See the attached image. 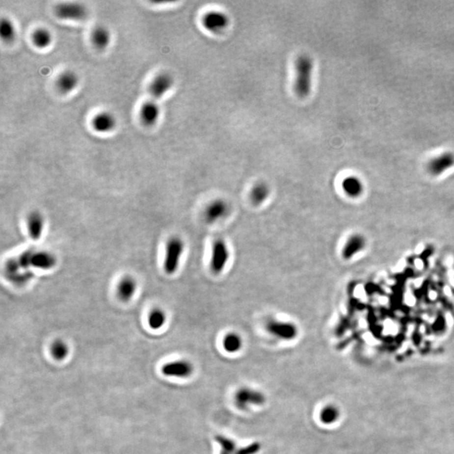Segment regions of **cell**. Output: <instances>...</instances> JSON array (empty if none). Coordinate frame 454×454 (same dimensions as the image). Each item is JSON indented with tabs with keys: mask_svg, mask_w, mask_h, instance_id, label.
Here are the masks:
<instances>
[{
	"mask_svg": "<svg viewBox=\"0 0 454 454\" xmlns=\"http://www.w3.org/2000/svg\"><path fill=\"white\" fill-rule=\"evenodd\" d=\"M17 36V28L15 22L9 17H3L0 21V37L3 42L11 43Z\"/></svg>",
	"mask_w": 454,
	"mask_h": 454,
	"instance_id": "obj_21",
	"label": "cell"
},
{
	"mask_svg": "<svg viewBox=\"0 0 454 454\" xmlns=\"http://www.w3.org/2000/svg\"><path fill=\"white\" fill-rule=\"evenodd\" d=\"M242 339L240 335L235 332L226 334L223 339V347L229 353H236L239 352L242 347Z\"/></svg>",
	"mask_w": 454,
	"mask_h": 454,
	"instance_id": "obj_24",
	"label": "cell"
},
{
	"mask_svg": "<svg viewBox=\"0 0 454 454\" xmlns=\"http://www.w3.org/2000/svg\"><path fill=\"white\" fill-rule=\"evenodd\" d=\"M54 14L62 21L82 22L89 16V9L86 4L78 1L62 2L55 6Z\"/></svg>",
	"mask_w": 454,
	"mask_h": 454,
	"instance_id": "obj_2",
	"label": "cell"
},
{
	"mask_svg": "<svg viewBox=\"0 0 454 454\" xmlns=\"http://www.w3.org/2000/svg\"><path fill=\"white\" fill-rule=\"evenodd\" d=\"M261 449L259 443H253L241 449H238L235 454H257Z\"/></svg>",
	"mask_w": 454,
	"mask_h": 454,
	"instance_id": "obj_29",
	"label": "cell"
},
{
	"mask_svg": "<svg viewBox=\"0 0 454 454\" xmlns=\"http://www.w3.org/2000/svg\"><path fill=\"white\" fill-rule=\"evenodd\" d=\"M229 205L223 199H215L210 203L205 211V217L209 223H214L228 214Z\"/></svg>",
	"mask_w": 454,
	"mask_h": 454,
	"instance_id": "obj_16",
	"label": "cell"
},
{
	"mask_svg": "<svg viewBox=\"0 0 454 454\" xmlns=\"http://www.w3.org/2000/svg\"><path fill=\"white\" fill-rule=\"evenodd\" d=\"M19 264L22 267H33L50 270L56 265V258L50 252H27L21 256Z\"/></svg>",
	"mask_w": 454,
	"mask_h": 454,
	"instance_id": "obj_3",
	"label": "cell"
},
{
	"mask_svg": "<svg viewBox=\"0 0 454 454\" xmlns=\"http://www.w3.org/2000/svg\"><path fill=\"white\" fill-rule=\"evenodd\" d=\"M454 167V153L444 152L430 160L428 162L427 170L433 176H440Z\"/></svg>",
	"mask_w": 454,
	"mask_h": 454,
	"instance_id": "obj_12",
	"label": "cell"
},
{
	"mask_svg": "<svg viewBox=\"0 0 454 454\" xmlns=\"http://www.w3.org/2000/svg\"><path fill=\"white\" fill-rule=\"evenodd\" d=\"M167 317L164 311L161 309H154L148 317V324L153 330H159L164 325Z\"/></svg>",
	"mask_w": 454,
	"mask_h": 454,
	"instance_id": "obj_26",
	"label": "cell"
},
{
	"mask_svg": "<svg viewBox=\"0 0 454 454\" xmlns=\"http://www.w3.org/2000/svg\"><path fill=\"white\" fill-rule=\"evenodd\" d=\"M175 83V80L172 74L168 72H161L154 76L148 86V93L151 99L159 101L160 99L167 95L170 92Z\"/></svg>",
	"mask_w": 454,
	"mask_h": 454,
	"instance_id": "obj_5",
	"label": "cell"
},
{
	"mask_svg": "<svg viewBox=\"0 0 454 454\" xmlns=\"http://www.w3.org/2000/svg\"><path fill=\"white\" fill-rule=\"evenodd\" d=\"M230 258V252L226 242L221 239L214 241L212 248L211 268L215 274H219L225 269Z\"/></svg>",
	"mask_w": 454,
	"mask_h": 454,
	"instance_id": "obj_9",
	"label": "cell"
},
{
	"mask_svg": "<svg viewBox=\"0 0 454 454\" xmlns=\"http://www.w3.org/2000/svg\"><path fill=\"white\" fill-rule=\"evenodd\" d=\"M269 193L268 185L264 182H259L252 187L250 193V199L254 205H261L268 198Z\"/></svg>",
	"mask_w": 454,
	"mask_h": 454,
	"instance_id": "obj_23",
	"label": "cell"
},
{
	"mask_svg": "<svg viewBox=\"0 0 454 454\" xmlns=\"http://www.w3.org/2000/svg\"><path fill=\"white\" fill-rule=\"evenodd\" d=\"M366 246V239L360 234L351 236L343 246L342 255L345 260H350L362 252Z\"/></svg>",
	"mask_w": 454,
	"mask_h": 454,
	"instance_id": "obj_17",
	"label": "cell"
},
{
	"mask_svg": "<svg viewBox=\"0 0 454 454\" xmlns=\"http://www.w3.org/2000/svg\"><path fill=\"white\" fill-rule=\"evenodd\" d=\"M220 454H230V453H226V452L221 451L220 452Z\"/></svg>",
	"mask_w": 454,
	"mask_h": 454,
	"instance_id": "obj_30",
	"label": "cell"
},
{
	"mask_svg": "<svg viewBox=\"0 0 454 454\" xmlns=\"http://www.w3.org/2000/svg\"><path fill=\"white\" fill-rule=\"evenodd\" d=\"M54 41V35L48 28L39 27L31 34L33 46L39 50H47L52 47Z\"/></svg>",
	"mask_w": 454,
	"mask_h": 454,
	"instance_id": "obj_18",
	"label": "cell"
},
{
	"mask_svg": "<svg viewBox=\"0 0 454 454\" xmlns=\"http://www.w3.org/2000/svg\"><path fill=\"white\" fill-rule=\"evenodd\" d=\"M193 370V366L189 362L185 360H178L165 364L161 369V372L168 377L187 378L192 374Z\"/></svg>",
	"mask_w": 454,
	"mask_h": 454,
	"instance_id": "obj_14",
	"label": "cell"
},
{
	"mask_svg": "<svg viewBox=\"0 0 454 454\" xmlns=\"http://www.w3.org/2000/svg\"><path fill=\"white\" fill-rule=\"evenodd\" d=\"M230 23L228 16L220 11L207 12L202 18L203 27L208 31L214 34L222 32Z\"/></svg>",
	"mask_w": 454,
	"mask_h": 454,
	"instance_id": "obj_11",
	"label": "cell"
},
{
	"mask_svg": "<svg viewBox=\"0 0 454 454\" xmlns=\"http://www.w3.org/2000/svg\"><path fill=\"white\" fill-rule=\"evenodd\" d=\"M320 421L325 425H331L337 422L340 416L339 409L333 404H328L322 408L320 412Z\"/></svg>",
	"mask_w": 454,
	"mask_h": 454,
	"instance_id": "obj_25",
	"label": "cell"
},
{
	"mask_svg": "<svg viewBox=\"0 0 454 454\" xmlns=\"http://www.w3.org/2000/svg\"><path fill=\"white\" fill-rule=\"evenodd\" d=\"M90 40L95 48L99 50H105L111 44V30L104 25L96 26L91 31Z\"/></svg>",
	"mask_w": 454,
	"mask_h": 454,
	"instance_id": "obj_15",
	"label": "cell"
},
{
	"mask_svg": "<svg viewBox=\"0 0 454 454\" xmlns=\"http://www.w3.org/2000/svg\"><path fill=\"white\" fill-rule=\"evenodd\" d=\"M235 404L240 410H245L250 405H261L265 402V396L258 390L249 388H241L236 393Z\"/></svg>",
	"mask_w": 454,
	"mask_h": 454,
	"instance_id": "obj_8",
	"label": "cell"
},
{
	"mask_svg": "<svg viewBox=\"0 0 454 454\" xmlns=\"http://www.w3.org/2000/svg\"><path fill=\"white\" fill-rule=\"evenodd\" d=\"M44 218L38 212H32L28 216V230L33 240H38L44 231Z\"/></svg>",
	"mask_w": 454,
	"mask_h": 454,
	"instance_id": "obj_20",
	"label": "cell"
},
{
	"mask_svg": "<svg viewBox=\"0 0 454 454\" xmlns=\"http://www.w3.org/2000/svg\"><path fill=\"white\" fill-rule=\"evenodd\" d=\"M51 352L55 359L62 360L68 354V347L64 342L57 340L53 343L52 347H51Z\"/></svg>",
	"mask_w": 454,
	"mask_h": 454,
	"instance_id": "obj_27",
	"label": "cell"
},
{
	"mask_svg": "<svg viewBox=\"0 0 454 454\" xmlns=\"http://www.w3.org/2000/svg\"><path fill=\"white\" fill-rule=\"evenodd\" d=\"M161 108L159 101L150 99L141 105L139 117L141 123L147 127H153L159 123L161 118Z\"/></svg>",
	"mask_w": 454,
	"mask_h": 454,
	"instance_id": "obj_10",
	"label": "cell"
},
{
	"mask_svg": "<svg viewBox=\"0 0 454 454\" xmlns=\"http://www.w3.org/2000/svg\"><path fill=\"white\" fill-rule=\"evenodd\" d=\"M185 250V243L179 238H171L166 247L164 270L167 274H173L179 268L182 255Z\"/></svg>",
	"mask_w": 454,
	"mask_h": 454,
	"instance_id": "obj_4",
	"label": "cell"
},
{
	"mask_svg": "<svg viewBox=\"0 0 454 454\" xmlns=\"http://www.w3.org/2000/svg\"><path fill=\"white\" fill-rule=\"evenodd\" d=\"M136 290V282L131 278H124L118 284L117 294L119 298L123 301H128L134 296Z\"/></svg>",
	"mask_w": 454,
	"mask_h": 454,
	"instance_id": "obj_22",
	"label": "cell"
},
{
	"mask_svg": "<svg viewBox=\"0 0 454 454\" xmlns=\"http://www.w3.org/2000/svg\"><path fill=\"white\" fill-rule=\"evenodd\" d=\"M117 119L112 112L103 110L94 114L91 120V126L94 132L100 135H108L117 127Z\"/></svg>",
	"mask_w": 454,
	"mask_h": 454,
	"instance_id": "obj_6",
	"label": "cell"
},
{
	"mask_svg": "<svg viewBox=\"0 0 454 454\" xmlns=\"http://www.w3.org/2000/svg\"><path fill=\"white\" fill-rule=\"evenodd\" d=\"M215 440H216L217 443H219V445L220 446L221 451L235 454L236 451L238 450L236 443L233 440L230 439L228 437L219 435V436L215 437Z\"/></svg>",
	"mask_w": 454,
	"mask_h": 454,
	"instance_id": "obj_28",
	"label": "cell"
},
{
	"mask_svg": "<svg viewBox=\"0 0 454 454\" xmlns=\"http://www.w3.org/2000/svg\"><path fill=\"white\" fill-rule=\"evenodd\" d=\"M80 84V78L76 72L72 69L62 71L56 78V87L62 94L74 93Z\"/></svg>",
	"mask_w": 454,
	"mask_h": 454,
	"instance_id": "obj_13",
	"label": "cell"
},
{
	"mask_svg": "<svg viewBox=\"0 0 454 454\" xmlns=\"http://www.w3.org/2000/svg\"><path fill=\"white\" fill-rule=\"evenodd\" d=\"M294 68V90L299 98L305 99L311 94L313 85V59L309 55H300L296 59Z\"/></svg>",
	"mask_w": 454,
	"mask_h": 454,
	"instance_id": "obj_1",
	"label": "cell"
},
{
	"mask_svg": "<svg viewBox=\"0 0 454 454\" xmlns=\"http://www.w3.org/2000/svg\"><path fill=\"white\" fill-rule=\"evenodd\" d=\"M270 334L280 340H294L298 335V328L294 323L271 320L266 325Z\"/></svg>",
	"mask_w": 454,
	"mask_h": 454,
	"instance_id": "obj_7",
	"label": "cell"
},
{
	"mask_svg": "<svg viewBox=\"0 0 454 454\" xmlns=\"http://www.w3.org/2000/svg\"><path fill=\"white\" fill-rule=\"evenodd\" d=\"M342 188L347 196L356 199L362 195L364 190L363 182L356 176H348L342 182Z\"/></svg>",
	"mask_w": 454,
	"mask_h": 454,
	"instance_id": "obj_19",
	"label": "cell"
}]
</instances>
